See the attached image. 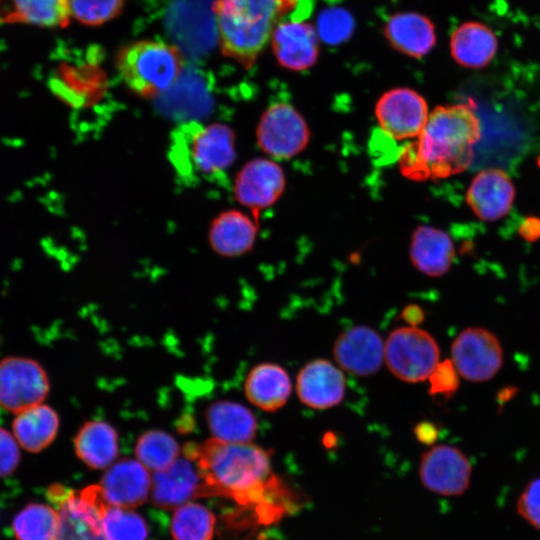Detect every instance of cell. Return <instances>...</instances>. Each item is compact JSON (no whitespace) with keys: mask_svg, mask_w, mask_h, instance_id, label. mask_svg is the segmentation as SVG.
<instances>
[{"mask_svg":"<svg viewBox=\"0 0 540 540\" xmlns=\"http://www.w3.org/2000/svg\"><path fill=\"white\" fill-rule=\"evenodd\" d=\"M185 457L196 463L204 496H224L244 507H254L260 520L275 516L274 496L282 491L272 474L270 454L249 443H227L214 437L184 448Z\"/></svg>","mask_w":540,"mask_h":540,"instance_id":"6da1fadb","label":"cell"},{"mask_svg":"<svg viewBox=\"0 0 540 540\" xmlns=\"http://www.w3.org/2000/svg\"><path fill=\"white\" fill-rule=\"evenodd\" d=\"M481 138V124L473 103L438 106L421 133L399 155L403 176L424 181L465 171L472 163L473 146Z\"/></svg>","mask_w":540,"mask_h":540,"instance_id":"7a4b0ae2","label":"cell"},{"mask_svg":"<svg viewBox=\"0 0 540 540\" xmlns=\"http://www.w3.org/2000/svg\"><path fill=\"white\" fill-rule=\"evenodd\" d=\"M299 0H215L213 12L223 56L251 68L271 40L279 22Z\"/></svg>","mask_w":540,"mask_h":540,"instance_id":"3957f363","label":"cell"},{"mask_svg":"<svg viewBox=\"0 0 540 540\" xmlns=\"http://www.w3.org/2000/svg\"><path fill=\"white\" fill-rule=\"evenodd\" d=\"M169 156L187 182L220 179L235 159L234 133L223 124H182L172 133Z\"/></svg>","mask_w":540,"mask_h":540,"instance_id":"277c9868","label":"cell"},{"mask_svg":"<svg viewBox=\"0 0 540 540\" xmlns=\"http://www.w3.org/2000/svg\"><path fill=\"white\" fill-rule=\"evenodd\" d=\"M116 68L124 84L143 98L156 97L176 84L183 68L180 50L163 41L143 39L123 46Z\"/></svg>","mask_w":540,"mask_h":540,"instance_id":"5b68a950","label":"cell"},{"mask_svg":"<svg viewBox=\"0 0 540 540\" xmlns=\"http://www.w3.org/2000/svg\"><path fill=\"white\" fill-rule=\"evenodd\" d=\"M439 358L435 339L417 326L397 328L385 341L384 362L396 378L407 383L428 379Z\"/></svg>","mask_w":540,"mask_h":540,"instance_id":"8992f818","label":"cell"},{"mask_svg":"<svg viewBox=\"0 0 540 540\" xmlns=\"http://www.w3.org/2000/svg\"><path fill=\"white\" fill-rule=\"evenodd\" d=\"M47 498L59 513L54 540H95L102 531L99 506L103 494L99 485L74 491L55 484L47 490Z\"/></svg>","mask_w":540,"mask_h":540,"instance_id":"52a82bcc","label":"cell"},{"mask_svg":"<svg viewBox=\"0 0 540 540\" xmlns=\"http://www.w3.org/2000/svg\"><path fill=\"white\" fill-rule=\"evenodd\" d=\"M259 147L274 159H290L302 152L309 143V127L289 103L271 104L261 115L256 130Z\"/></svg>","mask_w":540,"mask_h":540,"instance_id":"ba28073f","label":"cell"},{"mask_svg":"<svg viewBox=\"0 0 540 540\" xmlns=\"http://www.w3.org/2000/svg\"><path fill=\"white\" fill-rule=\"evenodd\" d=\"M49 390L48 374L39 362L22 356L0 360V408L18 414L43 403Z\"/></svg>","mask_w":540,"mask_h":540,"instance_id":"9c48e42d","label":"cell"},{"mask_svg":"<svg viewBox=\"0 0 540 540\" xmlns=\"http://www.w3.org/2000/svg\"><path fill=\"white\" fill-rule=\"evenodd\" d=\"M451 362L458 374L471 382L494 377L503 364V350L497 337L485 328L462 330L451 346Z\"/></svg>","mask_w":540,"mask_h":540,"instance_id":"30bf717a","label":"cell"},{"mask_svg":"<svg viewBox=\"0 0 540 540\" xmlns=\"http://www.w3.org/2000/svg\"><path fill=\"white\" fill-rule=\"evenodd\" d=\"M429 114L425 98L408 87L384 92L375 105V116L381 130L398 141L415 139L426 125Z\"/></svg>","mask_w":540,"mask_h":540,"instance_id":"8fae6325","label":"cell"},{"mask_svg":"<svg viewBox=\"0 0 540 540\" xmlns=\"http://www.w3.org/2000/svg\"><path fill=\"white\" fill-rule=\"evenodd\" d=\"M471 465L458 448L440 444L423 453L419 476L423 486L439 495L458 496L469 486Z\"/></svg>","mask_w":540,"mask_h":540,"instance_id":"7c38bea8","label":"cell"},{"mask_svg":"<svg viewBox=\"0 0 540 540\" xmlns=\"http://www.w3.org/2000/svg\"><path fill=\"white\" fill-rule=\"evenodd\" d=\"M270 43L276 61L287 70H308L319 57L320 37L316 26L307 21L282 20L275 27Z\"/></svg>","mask_w":540,"mask_h":540,"instance_id":"4fadbf2b","label":"cell"},{"mask_svg":"<svg viewBox=\"0 0 540 540\" xmlns=\"http://www.w3.org/2000/svg\"><path fill=\"white\" fill-rule=\"evenodd\" d=\"M385 342L374 329L354 326L343 331L334 342L337 366L355 376L375 374L384 362Z\"/></svg>","mask_w":540,"mask_h":540,"instance_id":"5bb4252c","label":"cell"},{"mask_svg":"<svg viewBox=\"0 0 540 540\" xmlns=\"http://www.w3.org/2000/svg\"><path fill=\"white\" fill-rule=\"evenodd\" d=\"M285 185L284 171L276 161L256 158L239 171L234 192L243 206L260 211L272 206L280 198Z\"/></svg>","mask_w":540,"mask_h":540,"instance_id":"9a60e30c","label":"cell"},{"mask_svg":"<svg viewBox=\"0 0 540 540\" xmlns=\"http://www.w3.org/2000/svg\"><path fill=\"white\" fill-rule=\"evenodd\" d=\"M346 381L338 366L325 359L305 364L296 377L299 400L313 409H328L344 398Z\"/></svg>","mask_w":540,"mask_h":540,"instance_id":"2e32d148","label":"cell"},{"mask_svg":"<svg viewBox=\"0 0 540 540\" xmlns=\"http://www.w3.org/2000/svg\"><path fill=\"white\" fill-rule=\"evenodd\" d=\"M151 485L149 470L140 461L123 459L109 466L99 487L109 504L129 509L146 501Z\"/></svg>","mask_w":540,"mask_h":540,"instance_id":"e0dca14e","label":"cell"},{"mask_svg":"<svg viewBox=\"0 0 540 540\" xmlns=\"http://www.w3.org/2000/svg\"><path fill=\"white\" fill-rule=\"evenodd\" d=\"M515 199V187L510 177L501 169L480 171L471 181L466 201L474 214L484 221L504 217Z\"/></svg>","mask_w":540,"mask_h":540,"instance_id":"ac0fdd59","label":"cell"},{"mask_svg":"<svg viewBox=\"0 0 540 540\" xmlns=\"http://www.w3.org/2000/svg\"><path fill=\"white\" fill-rule=\"evenodd\" d=\"M151 493L156 506L176 509L193 498L204 496V487L197 468L185 457L154 473Z\"/></svg>","mask_w":540,"mask_h":540,"instance_id":"d6986e66","label":"cell"},{"mask_svg":"<svg viewBox=\"0 0 540 540\" xmlns=\"http://www.w3.org/2000/svg\"><path fill=\"white\" fill-rule=\"evenodd\" d=\"M388 43L399 53L420 59L436 44L435 25L418 12H398L391 15L383 27Z\"/></svg>","mask_w":540,"mask_h":540,"instance_id":"ffe728a7","label":"cell"},{"mask_svg":"<svg viewBox=\"0 0 540 540\" xmlns=\"http://www.w3.org/2000/svg\"><path fill=\"white\" fill-rule=\"evenodd\" d=\"M449 50L453 60L469 69L486 67L498 50L494 31L479 21H466L451 33Z\"/></svg>","mask_w":540,"mask_h":540,"instance_id":"44dd1931","label":"cell"},{"mask_svg":"<svg viewBox=\"0 0 540 540\" xmlns=\"http://www.w3.org/2000/svg\"><path fill=\"white\" fill-rule=\"evenodd\" d=\"M454 256L453 241L445 231L427 225H420L413 231L410 259L418 271L431 277L444 275Z\"/></svg>","mask_w":540,"mask_h":540,"instance_id":"7402d4cb","label":"cell"},{"mask_svg":"<svg viewBox=\"0 0 540 540\" xmlns=\"http://www.w3.org/2000/svg\"><path fill=\"white\" fill-rule=\"evenodd\" d=\"M246 398L254 406L274 412L282 408L291 394V380L278 364L261 363L253 367L244 382Z\"/></svg>","mask_w":540,"mask_h":540,"instance_id":"603a6c76","label":"cell"},{"mask_svg":"<svg viewBox=\"0 0 540 540\" xmlns=\"http://www.w3.org/2000/svg\"><path fill=\"white\" fill-rule=\"evenodd\" d=\"M69 0H0V23L65 28L71 18Z\"/></svg>","mask_w":540,"mask_h":540,"instance_id":"cb8c5ba5","label":"cell"},{"mask_svg":"<svg viewBox=\"0 0 540 540\" xmlns=\"http://www.w3.org/2000/svg\"><path fill=\"white\" fill-rule=\"evenodd\" d=\"M59 425L57 412L41 403L16 414L12 422V434L21 448L38 453L55 440Z\"/></svg>","mask_w":540,"mask_h":540,"instance_id":"d4e9b609","label":"cell"},{"mask_svg":"<svg viewBox=\"0 0 540 540\" xmlns=\"http://www.w3.org/2000/svg\"><path fill=\"white\" fill-rule=\"evenodd\" d=\"M208 427L214 438L227 443H249L257 432L254 414L232 401H217L206 411Z\"/></svg>","mask_w":540,"mask_h":540,"instance_id":"484cf974","label":"cell"},{"mask_svg":"<svg viewBox=\"0 0 540 540\" xmlns=\"http://www.w3.org/2000/svg\"><path fill=\"white\" fill-rule=\"evenodd\" d=\"M77 457L92 469L111 466L118 455L116 430L104 421L86 422L74 439Z\"/></svg>","mask_w":540,"mask_h":540,"instance_id":"4316f807","label":"cell"},{"mask_svg":"<svg viewBox=\"0 0 540 540\" xmlns=\"http://www.w3.org/2000/svg\"><path fill=\"white\" fill-rule=\"evenodd\" d=\"M256 225L242 212L231 210L217 217L209 239L215 251L223 256H238L247 252L256 238Z\"/></svg>","mask_w":540,"mask_h":540,"instance_id":"83f0119b","label":"cell"},{"mask_svg":"<svg viewBox=\"0 0 540 540\" xmlns=\"http://www.w3.org/2000/svg\"><path fill=\"white\" fill-rule=\"evenodd\" d=\"M59 527V513L46 504L31 503L13 519L16 540H54Z\"/></svg>","mask_w":540,"mask_h":540,"instance_id":"f1b7e54d","label":"cell"},{"mask_svg":"<svg viewBox=\"0 0 540 540\" xmlns=\"http://www.w3.org/2000/svg\"><path fill=\"white\" fill-rule=\"evenodd\" d=\"M100 523L107 540H146L148 528L137 513L109 504L105 498L100 502Z\"/></svg>","mask_w":540,"mask_h":540,"instance_id":"f546056e","label":"cell"},{"mask_svg":"<svg viewBox=\"0 0 540 540\" xmlns=\"http://www.w3.org/2000/svg\"><path fill=\"white\" fill-rule=\"evenodd\" d=\"M179 454L180 446L175 438L160 430L143 433L135 446L137 460L154 472L167 469L179 458Z\"/></svg>","mask_w":540,"mask_h":540,"instance_id":"4dcf8cb0","label":"cell"},{"mask_svg":"<svg viewBox=\"0 0 540 540\" xmlns=\"http://www.w3.org/2000/svg\"><path fill=\"white\" fill-rule=\"evenodd\" d=\"M215 517L205 506L185 503L175 509L171 531L174 540H211Z\"/></svg>","mask_w":540,"mask_h":540,"instance_id":"1f68e13d","label":"cell"},{"mask_svg":"<svg viewBox=\"0 0 540 540\" xmlns=\"http://www.w3.org/2000/svg\"><path fill=\"white\" fill-rule=\"evenodd\" d=\"M71 16L88 26L102 25L120 14L125 0H69Z\"/></svg>","mask_w":540,"mask_h":540,"instance_id":"d6a6232c","label":"cell"},{"mask_svg":"<svg viewBox=\"0 0 540 540\" xmlns=\"http://www.w3.org/2000/svg\"><path fill=\"white\" fill-rule=\"evenodd\" d=\"M315 26L320 39L328 44H339L353 33L354 20L343 8H328L320 13Z\"/></svg>","mask_w":540,"mask_h":540,"instance_id":"836d02e7","label":"cell"},{"mask_svg":"<svg viewBox=\"0 0 540 540\" xmlns=\"http://www.w3.org/2000/svg\"><path fill=\"white\" fill-rule=\"evenodd\" d=\"M517 510L532 526L540 529V477L525 487L517 501Z\"/></svg>","mask_w":540,"mask_h":540,"instance_id":"e575fe53","label":"cell"},{"mask_svg":"<svg viewBox=\"0 0 540 540\" xmlns=\"http://www.w3.org/2000/svg\"><path fill=\"white\" fill-rule=\"evenodd\" d=\"M428 379L431 394L449 396L456 391L459 384L458 372L451 360L439 362Z\"/></svg>","mask_w":540,"mask_h":540,"instance_id":"d590c367","label":"cell"},{"mask_svg":"<svg viewBox=\"0 0 540 540\" xmlns=\"http://www.w3.org/2000/svg\"><path fill=\"white\" fill-rule=\"evenodd\" d=\"M20 445L14 435L0 427V478L12 474L20 463Z\"/></svg>","mask_w":540,"mask_h":540,"instance_id":"8d00e7d4","label":"cell"},{"mask_svg":"<svg viewBox=\"0 0 540 540\" xmlns=\"http://www.w3.org/2000/svg\"><path fill=\"white\" fill-rule=\"evenodd\" d=\"M520 236L528 241L535 242L540 239V218L529 216L524 219L519 227Z\"/></svg>","mask_w":540,"mask_h":540,"instance_id":"74e56055","label":"cell"},{"mask_svg":"<svg viewBox=\"0 0 540 540\" xmlns=\"http://www.w3.org/2000/svg\"><path fill=\"white\" fill-rule=\"evenodd\" d=\"M414 431L417 439L426 444L432 443L437 437L436 428L430 423H420Z\"/></svg>","mask_w":540,"mask_h":540,"instance_id":"f35d334b","label":"cell"},{"mask_svg":"<svg viewBox=\"0 0 540 540\" xmlns=\"http://www.w3.org/2000/svg\"><path fill=\"white\" fill-rule=\"evenodd\" d=\"M402 317L410 326H417L423 320L424 314L419 306L410 305L404 309Z\"/></svg>","mask_w":540,"mask_h":540,"instance_id":"ab89813d","label":"cell"},{"mask_svg":"<svg viewBox=\"0 0 540 540\" xmlns=\"http://www.w3.org/2000/svg\"><path fill=\"white\" fill-rule=\"evenodd\" d=\"M538 163H539V166H540V158H539V161H538Z\"/></svg>","mask_w":540,"mask_h":540,"instance_id":"60d3db41","label":"cell"}]
</instances>
